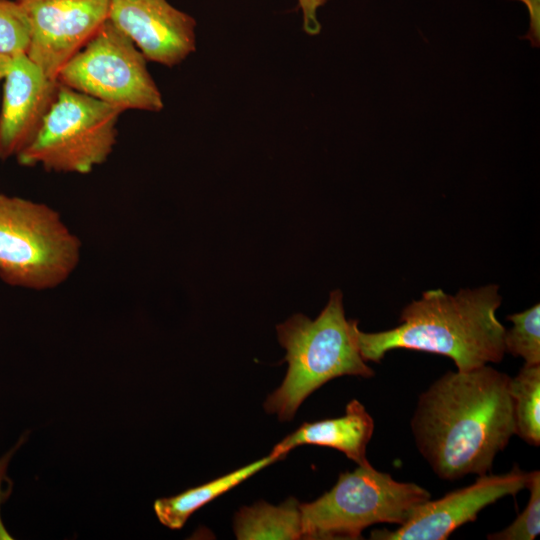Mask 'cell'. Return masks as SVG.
<instances>
[{"mask_svg":"<svg viewBox=\"0 0 540 540\" xmlns=\"http://www.w3.org/2000/svg\"><path fill=\"white\" fill-rule=\"evenodd\" d=\"M122 112L59 83L39 131L16 156L17 161L22 166L40 165L47 171L90 173L113 151Z\"/></svg>","mask_w":540,"mask_h":540,"instance_id":"cell-6","label":"cell"},{"mask_svg":"<svg viewBox=\"0 0 540 540\" xmlns=\"http://www.w3.org/2000/svg\"><path fill=\"white\" fill-rule=\"evenodd\" d=\"M498 285L461 289L450 295L428 290L409 303L392 329L367 333L358 327L355 337L364 361L380 362L394 349L444 355L457 370L467 371L502 361L505 328L496 311L502 298Z\"/></svg>","mask_w":540,"mask_h":540,"instance_id":"cell-2","label":"cell"},{"mask_svg":"<svg viewBox=\"0 0 540 540\" xmlns=\"http://www.w3.org/2000/svg\"><path fill=\"white\" fill-rule=\"evenodd\" d=\"M357 327L358 320L346 319L338 289L330 293L315 319L295 314L277 325L288 369L280 387L267 397L265 410L281 421L290 420L302 402L326 382L341 376L372 377L374 371L357 346Z\"/></svg>","mask_w":540,"mask_h":540,"instance_id":"cell-3","label":"cell"},{"mask_svg":"<svg viewBox=\"0 0 540 540\" xmlns=\"http://www.w3.org/2000/svg\"><path fill=\"white\" fill-rule=\"evenodd\" d=\"M108 20L147 61L173 67L196 49V21L167 0H109Z\"/></svg>","mask_w":540,"mask_h":540,"instance_id":"cell-10","label":"cell"},{"mask_svg":"<svg viewBox=\"0 0 540 540\" xmlns=\"http://www.w3.org/2000/svg\"><path fill=\"white\" fill-rule=\"evenodd\" d=\"M4 87L0 111V159L17 156L34 139L58 92L26 54L4 56Z\"/></svg>","mask_w":540,"mask_h":540,"instance_id":"cell-11","label":"cell"},{"mask_svg":"<svg viewBox=\"0 0 540 540\" xmlns=\"http://www.w3.org/2000/svg\"><path fill=\"white\" fill-rule=\"evenodd\" d=\"M30 25L22 7L14 0H0V55L26 54Z\"/></svg>","mask_w":540,"mask_h":540,"instance_id":"cell-17","label":"cell"},{"mask_svg":"<svg viewBox=\"0 0 540 540\" xmlns=\"http://www.w3.org/2000/svg\"><path fill=\"white\" fill-rule=\"evenodd\" d=\"M431 499L423 487L399 482L370 463L339 475L318 499L300 503L302 539H359L377 523L404 524Z\"/></svg>","mask_w":540,"mask_h":540,"instance_id":"cell-5","label":"cell"},{"mask_svg":"<svg viewBox=\"0 0 540 540\" xmlns=\"http://www.w3.org/2000/svg\"><path fill=\"white\" fill-rule=\"evenodd\" d=\"M524 2L530 11V29L524 38L530 40L533 47H539L540 44V17L539 0H520Z\"/></svg>","mask_w":540,"mask_h":540,"instance_id":"cell-20","label":"cell"},{"mask_svg":"<svg viewBox=\"0 0 540 540\" xmlns=\"http://www.w3.org/2000/svg\"><path fill=\"white\" fill-rule=\"evenodd\" d=\"M374 431V421L361 402L351 400L345 414L332 419L305 422L277 443L271 452L285 457L292 449L312 444L343 452L358 465H366V448Z\"/></svg>","mask_w":540,"mask_h":540,"instance_id":"cell-12","label":"cell"},{"mask_svg":"<svg viewBox=\"0 0 540 540\" xmlns=\"http://www.w3.org/2000/svg\"><path fill=\"white\" fill-rule=\"evenodd\" d=\"M529 501L525 509L505 529L487 535L489 540H533L540 533V472H529Z\"/></svg>","mask_w":540,"mask_h":540,"instance_id":"cell-18","label":"cell"},{"mask_svg":"<svg viewBox=\"0 0 540 540\" xmlns=\"http://www.w3.org/2000/svg\"><path fill=\"white\" fill-rule=\"evenodd\" d=\"M81 243L44 203L0 194V278L11 286L52 289L76 269Z\"/></svg>","mask_w":540,"mask_h":540,"instance_id":"cell-4","label":"cell"},{"mask_svg":"<svg viewBox=\"0 0 540 540\" xmlns=\"http://www.w3.org/2000/svg\"><path fill=\"white\" fill-rule=\"evenodd\" d=\"M4 75H5L4 55H0V81L4 78Z\"/></svg>","mask_w":540,"mask_h":540,"instance_id":"cell-21","label":"cell"},{"mask_svg":"<svg viewBox=\"0 0 540 540\" xmlns=\"http://www.w3.org/2000/svg\"><path fill=\"white\" fill-rule=\"evenodd\" d=\"M234 532L239 540L302 539L300 503L289 497L278 506L263 501L244 506L235 516Z\"/></svg>","mask_w":540,"mask_h":540,"instance_id":"cell-14","label":"cell"},{"mask_svg":"<svg viewBox=\"0 0 540 540\" xmlns=\"http://www.w3.org/2000/svg\"><path fill=\"white\" fill-rule=\"evenodd\" d=\"M510 376L491 366L449 371L418 399L416 446L442 480L487 474L515 434Z\"/></svg>","mask_w":540,"mask_h":540,"instance_id":"cell-1","label":"cell"},{"mask_svg":"<svg viewBox=\"0 0 540 540\" xmlns=\"http://www.w3.org/2000/svg\"><path fill=\"white\" fill-rule=\"evenodd\" d=\"M529 472L515 465L500 475H480L474 483L454 490L440 499L428 500L396 530H373L376 540H445L463 524L475 521L479 512L506 496L527 487Z\"/></svg>","mask_w":540,"mask_h":540,"instance_id":"cell-9","label":"cell"},{"mask_svg":"<svg viewBox=\"0 0 540 540\" xmlns=\"http://www.w3.org/2000/svg\"><path fill=\"white\" fill-rule=\"evenodd\" d=\"M15 1L30 25L26 55L54 80L108 19L109 0Z\"/></svg>","mask_w":540,"mask_h":540,"instance_id":"cell-8","label":"cell"},{"mask_svg":"<svg viewBox=\"0 0 540 540\" xmlns=\"http://www.w3.org/2000/svg\"><path fill=\"white\" fill-rule=\"evenodd\" d=\"M515 434L526 443L540 445V364H524L518 374L510 377Z\"/></svg>","mask_w":540,"mask_h":540,"instance_id":"cell-15","label":"cell"},{"mask_svg":"<svg viewBox=\"0 0 540 540\" xmlns=\"http://www.w3.org/2000/svg\"><path fill=\"white\" fill-rule=\"evenodd\" d=\"M512 327L505 330V351L524 359L525 364H540V304L507 317Z\"/></svg>","mask_w":540,"mask_h":540,"instance_id":"cell-16","label":"cell"},{"mask_svg":"<svg viewBox=\"0 0 540 540\" xmlns=\"http://www.w3.org/2000/svg\"><path fill=\"white\" fill-rule=\"evenodd\" d=\"M328 0H298L299 7L303 15V30L308 35H317L321 30V25L317 18V10Z\"/></svg>","mask_w":540,"mask_h":540,"instance_id":"cell-19","label":"cell"},{"mask_svg":"<svg viewBox=\"0 0 540 540\" xmlns=\"http://www.w3.org/2000/svg\"><path fill=\"white\" fill-rule=\"evenodd\" d=\"M282 458L271 452L266 457L203 485L187 489L175 496L157 499L154 502L155 514L164 526L172 530L181 529L196 510Z\"/></svg>","mask_w":540,"mask_h":540,"instance_id":"cell-13","label":"cell"},{"mask_svg":"<svg viewBox=\"0 0 540 540\" xmlns=\"http://www.w3.org/2000/svg\"><path fill=\"white\" fill-rule=\"evenodd\" d=\"M146 63L131 39L107 19L56 80L122 111L159 112L163 98Z\"/></svg>","mask_w":540,"mask_h":540,"instance_id":"cell-7","label":"cell"}]
</instances>
